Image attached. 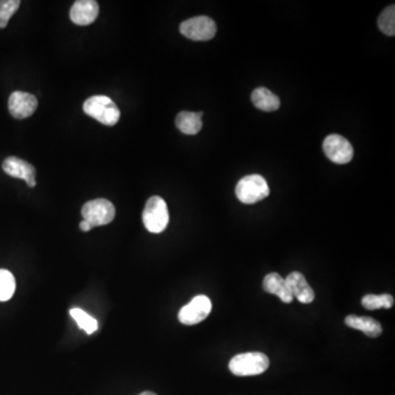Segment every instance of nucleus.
<instances>
[{"mask_svg":"<svg viewBox=\"0 0 395 395\" xmlns=\"http://www.w3.org/2000/svg\"><path fill=\"white\" fill-rule=\"evenodd\" d=\"M84 112L107 127H113L120 119V110L117 105L109 97L100 95L85 101Z\"/></svg>","mask_w":395,"mask_h":395,"instance_id":"obj_1","label":"nucleus"},{"mask_svg":"<svg viewBox=\"0 0 395 395\" xmlns=\"http://www.w3.org/2000/svg\"><path fill=\"white\" fill-rule=\"evenodd\" d=\"M228 368L237 376H257L269 368V359L263 352H245L233 357Z\"/></svg>","mask_w":395,"mask_h":395,"instance_id":"obj_2","label":"nucleus"},{"mask_svg":"<svg viewBox=\"0 0 395 395\" xmlns=\"http://www.w3.org/2000/svg\"><path fill=\"white\" fill-rule=\"evenodd\" d=\"M142 218L144 226L149 232L154 234L164 232L169 223V212L165 200L157 196L149 198L144 208Z\"/></svg>","mask_w":395,"mask_h":395,"instance_id":"obj_3","label":"nucleus"},{"mask_svg":"<svg viewBox=\"0 0 395 395\" xmlns=\"http://www.w3.org/2000/svg\"><path fill=\"white\" fill-rule=\"evenodd\" d=\"M235 194L237 199L243 204H254L267 198L270 190L263 176L249 175L238 181Z\"/></svg>","mask_w":395,"mask_h":395,"instance_id":"obj_4","label":"nucleus"},{"mask_svg":"<svg viewBox=\"0 0 395 395\" xmlns=\"http://www.w3.org/2000/svg\"><path fill=\"white\" fill-rule=\"evenodd\" d=\"M82 216L93 228L107 226L115 218V206L107 199L91 200L83 206Z\"/></svg>","mask_w":395,"mask_h":395,"instance_id":"obj_5","label":"nucleus"},{"mask_svg":"<svg viewBox=\"0 0 395 395\" xmlns=\"http://www.w3.org/2000/svg\"><path fill=\"white\" fill-rule=\"evenodd\" d=\"M182 36L192 41H209L216 34V24L206 16L191 18L180 24Z\"/></svg>","mask_w":395,"mask_h":395,"instance_id":"obj_6","label":"nucleus"},{"mask_svg":"<svg viewBox=\"0 0 395 395\" xmlns=\"http://www.w3.org/2000/svg\"><path fill=\"white\" fill-rule=\"evenodd\" d=\"M323 151L328 159L339 165L349 163L354 157V147L342 135H332L326 137L323 142Z\"/></svg>","mask_w":395,"mask_h":395,"instance_id":"obj_7","label":"nucleus"},{"mask_svg":"<svg viewBox=\"0 0 395 395\" xmlns=\"http://www.w3.org/2000/svg\"><path fill=\"white\" fill-rule=\"evenodd\" d=\"M212 310L211 300L206 295H196L187 305H184L178 314L180 323L184 325H196L208 317Z\"/></svg>","mask_w":395,"mask_h":395,"instance_id":"obj_8","label":"nucleus"},{"mask_svg":"<svg viewBox=\"0 0 395 395\" xmlns=\"http://www.w3.org/2000/svg\"><path fill=\"white\" fill-rule=\"evenodd\" d=\"M38 105L36 97L24 91H14L8 100L10 115L20 120L31 117L36 112Z\"/></svg>","mask_w":395,"mask_h":395,"instance_id":"obj_9","label":"nucleus"},{"mask_svg":"<svg viewBox=\"0 0 395 395\" xmlns=\"http://www.w3.org/2000/svg\"><path fill=\"white\" fill-rule=\"evenodd\" d=\"M3 169L7 175L24 180L30 188L36 187V168L21 158L10 156L3 163Z\"/></svg>","mask_w":395,"mask_h":395,"instance_id":"obj_10","label":"nucleus"},{"mask_svg":"<svg viewBox=\"0 0 395 395\" xmlns=\"http://www.w3.org/2000/svg\"><path fill=\"white\" fill-rule=\"evenodd\" d=\"M99 5L95 0H78L70 8V20L77 26H88L98 18Z\"/></svg>","mask_w":395,"mask_h":395,"instance_id":"obj_11","label":"nucleus"},{"mask_svg":"<svg viewBox=\"0 0 395 395\" xmlns=\"http://www.w3.org/2000/svg\"><path fill=\"white\" fill-rule=\"evenodd\" d=\"M285 283H287L290 293L293 295V297H297L303 305H310L314 301L315 295H314L313 289L301 273L295 271V273H290L285 279Z\"/></svg>","mask_w":395,"mask_h":395,"instance_id":"obj_12","label":"nucleus"},{"mask_svg":"<svg viewBox=\"0 0 395 395\" xmlns=\"http://www.w3.org/2000/svg\"><path fill=\"white\" fill-rule=\"evenodd\" d=\"M263 287L266 293L277 295L285 303H291L293 301V295L290 293L285 279L279 273H271L267 275L263 279Z\"/></svg>","mask_w":395,"mask_h":395,"instance_id":"obj_13","label":"nucleus"},{"mask_svg":"<svg viewBox=\"0 0 395 395\" xmlns=\"http://www.w3.org/2000/svg\"><path fill=\"white\" fill-rule=\"evenodd\" d=\"M345 324L349 327L362 332L369 337H379L382 334L381 324L369 316L348 315L345 319Z\"/></svg>","mask_w":395,"mask_h":395,"instance_id":"obj_14","label":"nucleus"},{"mask_svg":"<svg viewBox=\"0 0 395 395\" xmlns=\"http://www.w3.org/2000/svg\"><path fill=\"white\" fill-rule=\"evenodd\" d=\"M202 115L204 112L182 111L176 117V127L184 135H198L202 129Z\"/></svg>","mask_w":395,"mask_h":395,"instance_id":"obj_15","label":"nucleus"},{"mask_svg":"<svg viewBox=\"0 0 395 395\" xmlns=\"http://www.w3.org/2000/svg\"><path fill=\"white\" fill-rule=\"evenodd\" d=\"M252 101L256 108L265 111V112H273V111L278 110L280 107V100L278 97L275 96L273 91L263 88V87L253 91Z\"/></svg>","mask_w":395,"mask_h":395,"instance_id":"obj_16","label":"nucleus"},{"mask_svg":"<svg viewBox=\"0 0 395 395\" xmlns=\"http://www.w3.org/2000/svg\"><path fill=\"white\" fill-rule=\"evenodd\" d=\"M362 305L367 310L391 309L394 297L391 295H367L362 297Z\"/></svg>","mask_w":395,"mask_h":395,"instance_id":"obj_17","label":"nucleus"},{"mask_svg":"<svg viewBox=\"0 0 395 395\" xmlns=\"http://www.w3.org/2000/svg\"><path fill=\"white\" fill-rule=\"evenodd\" d=\"M70 316L76 321L77 325L84 330L87 334H94L98 330V322L93 316L83 311L82 309L70 310Z\"/></svg>","mask_w":395,"mask_h":395,"instance_id":"obj_18","label":"nucleus"},{"mask_svg":"<svg viewBox=\"0 0 395 395\" xmlns=\"http://www.w3.org/2000/svg\"><path fill=\"white\" fill-rule=\"evenodd\" d=\"M15 277L10 271L0 269V301L5 302L11 299L15 293Z\"/></svg>","mask_w":395,"mask_h":395,"instance_id":"obj_19","label":"nucleus"},{"mask_svg":"<svg viewBox=\"0 0 395 395\" xmlns=\"http://www.w3.org/2000/svg\"><path fill=\"white\" fill-rule=\"evenodd\" d=\"M379 29L386 36H395V7L394 5L389 6L384 11L381 12L378 19Z\"/></svg>","mask_w":395,"mask_h":395,"instance_id":"obj_20","label":"nucleus"},{"mask_svg":"<svg viewBox=\"0 0 395 395\" xmlns=\"http://www.w3.org/2000/svg\"><path fill=\"white\" fill-rule=\"evenodd\" d=\"M21 1L19 0H0V29L7 26L8 22L19 9Z\"/></svg>","mask_w":395,"mask_h":395,"instance_id":"obj_21","label":"nucleus"},{"mask_svg":"<svg viewBox=\"0 0 395 395\" xmlns=\"http://www.w3.org/2000/svg\"><path fill=\"white\" fill-rule=\"evenodd\" d=\"M79 228H80V230H82L83 232H89V231L93 230V226H91L90 224L85 220H83L82 222H80Z\"/></svg>","mask_w":395,"mask_h":395,"instance_id":"obj_22","label":"nucleus"},{"mask_svg":"<svg viewBox=\"0 0 395 395\" xmlns=\"http://www.w3.org/2000/svg\"><path fill=\"white\" fill-rule=\"evenodd\" d=\"M139 395H156V394H155V393L149 392V391H147V392L141 393V394H139Z\"/></svg>","mask_w":395,"mask_h":395,"instance_id":"obj_23","label":"nucleus"}]
</instances>
